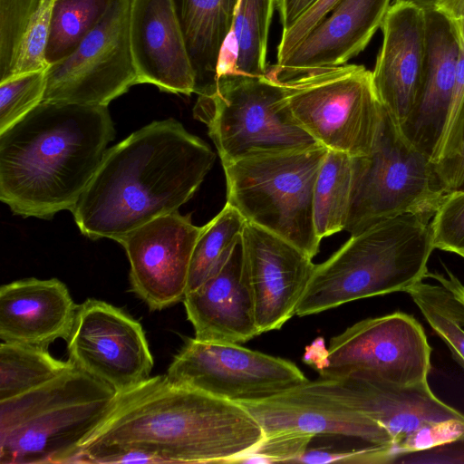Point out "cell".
Here are the masks:
<instances>
[{
	"instance_id": "cell-1",
	"label": "cell",
	"mask_w": 464,
	"mask_h": 464,
	"mask_svg": "<svg viewBox=\"0 0 464 464\" xmlns=\"http://www.w3.org/2000/svg\"><path fill=\"white\" fill-rule=\"evenodd\" d=\"M216 154L173 119L157 121L105 151L71 212L80 231L117 240L188 201Z\"/></svg>"
},
{
	"instance_id": "cell-2",
	"label": "cell",
	"mask_w": 464,
	"mask_h": 464,
	"mask_svg": "<svg viewBox=\"0 0 464 464\" xmlns=\"http://www.w3.org/2000/svg\"><path fill=\"white\" fill-rule=\"evenodd\" d=\"M264 435L242 405L176 384L165 374L117 393L79 452L132 446L160 455L166 463H236Z\"/></svg>"
},
{
	"instance_id": "cell-3",
	"label": "cell",
	"mask_w": 464,
	"mask_h": 464,
	"mask_svg": "<svg viewBox=\"0 0 464 464\" xmlns=\"http://www.w3.org/2000/svg\"><path fill=\"white\" fill-rule=\"evenodd\" d=\"M114 128L105 105L43 101L0 133V199L24 218L72 210Z\"/></svg>"
},
{
	"instance_id": "cell-4",
	"label": "cell",
	"mask_w": 464,
	"mask_h": 464,
	"mask_svg": "<svg viewBox=\"0 0 464 464\" xmlns=\"http://www.w3.org/2000/svg\"><path fill=\"white\" fill-rule=\"evenodd\" d=\"M430 221L403 214L355 234L315 265L295 314H318L343 304L407 292L426 278L435 249Z\"/></svg>"
},
{
	"instance_id": "cell-5",
	"label": "cell",
	"mask_w": 464,
	"mask_h": 464,
	"mask_svg": "<svg viewBox=\"0 0 464 464\" xmlns=\"http://www.w3.org/2000/svg\"><path fill=\"white\" fill-rule=\"evenodd\" d=\"M117 392L75 366L0 401L1 464H72Z\"/></svg>"
},
{
	"instance_id": "cell-6",
	"label": "cell",
	"mask_w": 464,
	"mask_h": 464,
	"mask_svg": "<svg viewBox=\"0 0 464 464\" xmlns=\"http://www.w3.org/2000/svg\"><path fill=\"white\" fill-rule=\"evenodd\" d=\"M327 150L316 143L256 152L222 163L227 203L246 221L288 241L313 258L322 241L314 226V188Z\"/></svg>"
},
{
	"instance_id": "cell-7",
	"label": "cell",
	"mask_w": 464,
	"mask_h": 464,
	"mask_svg": "<svg viewBox=\"0 0 464 464\" xmlns=\"http://www.w3.org/2000/svg\"><path fill=\"white\" fill-rule=\"evenodd\" d=\"M446 192L429 155L412 145L383 111L368 155L352 157V183L344 230L355 235L403 214L430 221Z\"/></svg>"
},
{
	"instance_id": "cell-8",
	"label": "cell",
	"mask_w": 464,
	"mask_h": 464,
	"mask_svg": "<svg viewBox=\"0 0 464 464\" xmlns=\"http://www.w3.org/2000/svg\"><path fill=\"white\" fill-rule=\"evenodd\" d=\"M198 95L193 116L208 127L221 163L317 143L292 116L281 82L267 73L220 76Z\"/></svg>"
},
{
	"instance_id": "cell-9",
	"label": "cell",
	"mask_w": 464,
	"mask_h": 464,
	"mask_svg": "<svg viewBox=\"0 0 464 464\" xmlns=\"http://www.w3.org/2000/svg\"><path fill=\"white\" fill-rule=\"evenodd\" d=\"M280 82L292 116L314 141L352 157L372 151L384 111L372 71L343 64Z\"/></svg>"
},
{
	"instance_id": "cell-10",
	"label": "cell",
	"mask_w": 464,
	"mask_h": 464,
	"mask_svg": "<svg viewBox=\"0 0 464 464\" xmlns=\"http://www.w3.org/2000/svg\"><path fill=\"white\" fill-rule=\"evenodd\" d=\"M430 354L421 324L411 314L395 312L353 324L333 337L328 347L317 338L303 360L320 378L360 373L412 385L428 382Z\"/></svg>"
},
{
	"instance_id": "cell-11",
	"label": "cell",
	"mask_w": 464,
	"mask_h": 464,
	"mask_svg": "<svg viewBox=\"0 0 464 464\" xmlns=\"http://www.w3.org/2000/svg\"><path fill=\"white\" fill-rule=\"evenodd\" d=\"M166 375L176 384L237 403L263 401L309 381L288 360L195 337L186 340Z\"/></svg>"
},
{
	"instance_id": "cell-12",
	"label": "cell",
	"mask_w": 464,
	"mask_h": 464,
	"mask_svg": "<svg viewBox=\"0 0 464 464\" xmlns=\"http://www.w3.org/2000/svg\"><path fill=\"white\" fill-rule=\"evenodd\" d=\"M130 0H111L101 22L46 69L44 100L105 105L139 84L130 43Z\"/></svg>"
},
{
	"instance_id": "cell-13",
	"label": "cell",
	"mask_w": 464,
	"mask_h": 464,
	"mask_svg": "<svg viewBox=\"0 0 464 464\" xmlns=\"http://www.w3.org/2000/svg\"><path fill=\"white\" fill-rule=\"evenodd\" d=\"M66 341L68 360L117 393L150 377L154 361L140 323L107 302L78 305Z\"/></svg>"
},
{
	"instance_id": "cell-14",
	"label": "cell",
	"mask_w": 464,
	"mask_h": 464,
	"mask_svg": "<svg viewBox=\"0 0 464 464\" xmlns=\"http://www.w3.org/2000/svg\"><path fill=\"white\" fill-rule=\"evenodd\" d=\"M202 227L179 210L160 216L116 241L126 251L131 291L151 311L183 301L192 253Z\"/></svg>"
},
{
	"instance_id": "cell-15",
	"label": "cell",
	"mask_w": 464,
	"mask_h": 464,
	"mask_svg": "<svg viewBox=\"0 0 464 464\" xmlns=\"http://www.w3.org/2000/svg\"><path fill=\"white\" fill-rule=\"evenodd\" d=\"M238 404L256 419L265 435L284 430L314 437L342 435L394 453L392 438L384 427L327 390L319 379L263 401Z\"/></svg>"
},
{
	"instance_id": "cell-16",
	"label": "cell",
	"mask_w": 464,
	"mask_h": 464,
	"mask_svg": "<svg viewBox=\"0 0 464 464\" xmlns=\"http://www.w3.org/2000/svg\"><path fill=\"white\" fill-rule=\"evenodd\" d=\"M241 239L259 332L278 330L295 315L315 265L297 246L247 221Z\"/></svg>"
},
{
	"instance_id": "cell-17",
	"label": "cell",
	"mask_w": 464,
	"mask_h": 464,
	"mask_svg": "<svg viewBox=\"0 0 464 464\" xmlns=\"http://www.w3.org/2000/svg\"><path fill=\"white\" fill-rule=\"evenodd\" d=\"M382 42L372 81L377 95L401 127L415 108L423 82L426 59L425 11L393 2L381 25Z\"/></svg>"
},
{
	"instance_id": "cell-18",
	"label": "cell",
	"mask_w": 464,
	"mask_h": 464,
	"mask_svg": "<svg viewBox=\"0 0 464 464\" xmlns=\"http://www.w3.org/2000/svg\"><path fill=\"white\" fill-rule=\"evenodd\" d=\"M392 0H339L332 10L267 74L285 81L346 64L381 28Z\"/></svg>"
},
{
	"instance_id": "cell-19",
	"label": "cell",
	"mask_w": 464,
	"mask_h": 464,
	"mask_svg": "<svg viewBox=\"0 0 464 464\" xmlns=\"http://www.w3.org/2000/svg\"><path fill=\"white\" fill-rule=\"evenodd\" d=\"M319 380L337 397L384 427L392 438L394 453L396 446L420 427L464 418L440 400L428 382L400 385L360 373Z\"/></svg>"
},
{
	"instance_id": "cell-20",
	"label": "cell",
	"mask_w": 464,
	"mask_h": 464,
	"mask_svg": "<svg viewBox=\"0 0 464 464\" xmlns=\"http://www.w3.org/2000/svg\"><path fill=\"white\" fill-rule=\"evenodd\" d=\"M130 43L139 84L195 92V74L172 0H130Z\"/></svg>"
},
{
	"instance_id": "cell-21",
	"label": "cell",
	"mask_w": 464,
	"mask_h": 464,
	"mask_svg": "<svg viewBox=\"0 0 464 464\" xmlns=\"http://www.w3.org/2000/svg\"><path fill=\"white\" fill-rule=\"evenodd\" d=\"M183 304L198 340L240 344L261 334L241 237L223 266L187 293Z\"/></svg>"
},
{
	"instance_id": "cell-22",
	"label": "cell",
	"mask_w": 464,
	"mask_h": 464,
	"mask_svg": "<svg viewBox=\"0 0 464 464\" xmlns=\"http://www.w3.org/2000/svg\"><path fill=\"white\" fill-rule=\"evenodd\" d=\"M78 305L57 278H26L0 287V339L48 347L67 339Z\"/></svg>"
},
{
	"instance_id": "cell-23",
	"label": "cell",
	"mask_w": 464,
	"mask_h": 464,
	"mask_svg": "<svg viewBox=\"0 0 464 464\" xmlns=\"http://www.w3.org/2000/svg\"><path fill=\"white\" fill-rule=\"evenodd\" d=\"M426 16V59L417 104L400 127L404 137L431 160L455 83L459 43L451 21L430 9Z\"/></svg>"
},
{
	"instance_id": "cell-24",
	"label": "cell",
	"mask_w": 464,
	"mask_h": 464,
	"mask_svg": "<svg viewBox=\"0 0 464 464\" xmlns=\"http://www.w3.org/2000/svg\"><path fill=\"white\" fill-rule=\"evenodd\" d=\"M241 0H172L195 74V92L216 82L222 49Z\"/></svg>"
},
{
	"instance_id": "cell-25",
	"label": "cell",
	"mask_w": 464,
	"mask_h": 464,
	"mask_svg": "<svg viewBox=\"0 0 464 464\" xmlns=\"http://www.w3.org/2000/svg\"><path fill=\"white\" fill-rule=\"evenodd\" d=\"M52 0H0V82L46 70Z\"/></svg>"
},
{
	"instance_id": "cell-26",
	"label": "cell",
	"mask_w": 464,
	"mask_h": 464,
	"mask_svg": "<svg viewBox=\"0 0 464 464\" xmlns=\"http://www.w3.org/2000/svg\"><path fill=\"white\" fill-rule=\"evenodd\" d=\"M276 0H241L231 34L220 55L217 79L267 73V45ZM222 49V50H223ZM217 81V80H216Z\"/></svg>"
},
{
	"instance_id": "cell-27",
	"label": "cell",
	"mask_w": 464,
	"mask_h": 464,
	"mask_svg": "<svg viewBox=\"0 0 464 464\" xmlns=\"http://www.w3.org/2000/svg\"><path fill=\"white\" fill-rule=\"evenodd\" d=\"M352 156L328 150L313 196V219L319 239L344 230L351 195Z\"/></svg>"
},
{
	"instance_id": "cell-28",
	"label": "cell",
	"mask_w": 464,
	"mask_h": 464,
	"mask_svg": "<svg viewBox=\"0 0 464 464\" xmlns=\"http://www.w3.org/2000/svg\"><path fill=\"white\" fill-rule=\"evenodd\" d=\"M74 365L50 354L46 347L1 342L0 401L34 390Z\"/></svg>"
},
{
	"instance_id": "cell-29",
	"label": "cell",
	"mask_w": 464,
	"mask_h": 464,
	"mask_svg": "<svg viewBox=\"0 0 464 464\" xmlns=\"http://www.w3.org/2000/svg\"><path fill=\"white\" fill-rule=\"evenodd\" d=\"M246 219L228 203L202 227L196 242L188 274L187 293L217 273L228 259L241 237Z\"/></svg>"
},
{
	"instance_id": "cell-30",
	"label": "cell",
	"mask_w": 464,
	"mask_h": 464,
	"mask_svg": "<svg viewBox=\"0 0 464 464\" xmlns=\"http://www.w3.org/2000/svg\"><path fill=\"white\" fill-rule=\"evenodd\" d=\"M111 0H52L45 60L48 65L70 55L101 22Z\"/></svg>"
},
{
	"instance_id": "cell-31",
	"label": "cell",
	"mask_w": 464,
	"mask_h": 464,
	"mask_svg": "<svg viewBox=\"0 0 464 464\" xmlns=\"http://www.w3.org/2000/svg\"><path fill=\"white\" fill-rule=\"evenodd\" d=\"M410 295L435 334L447 344L464 370V305L441 284L420 281Z\"/></svg>"
},
{
	"instance_id": "cell-32",
	"label": "cell",
	"mask_w": 464,
	"mask_h": 464,
	"mask_svg": "<svg viewBox=\"0 0 464 464\" xmlns=\"http://www.w3.org/2000/svg\"><path fill=\"white\" fill-rule=\"evenodd\" d=\"M452 24L459 43V56L450 108L431 156L435 166L442 165L458 155L464 133V19Z\"/></svg>"
},
{
	"instance_id": "cell-33",
	"label": "cell",
	"mask_w": 464,
	"mask_h": 464,
	"mask_svg": "<svg viewBox=\"0 0 464 464\" xmlns=\"http://www.w3.org/2000/svg\"><path fill=\"white\" fill-rule=\"evenodd\" d=\"M46 70L0 82V133L19 121L44 100Z\"/></svg>"
},
{
	"instance_id": "cell-34",
	"label": "cell",
	"mask_w": 464,
	"mask_h": 464,
	"mask_svg": "<svg viewBox=\"0 0 464 464\" xmlns=\"http://www.w3.org/2000/svg\"><path fill=\"white\" fill-rule=\"evenodd\" d=\"M434 247L459 255L464 251V189L445 194L430 222Z\"/></svg>"
},
{
	"instance_id": "cell-35",
	"label": "cell",
	"mask_w": 464,
	"mask_h": 464,
	"mask_svg": "<svg viewBox=\"0 0 464 464\" xmlns=\"http://www.w3.org/2000/svg\"><path fill=\"white\" fill-rule=\"evenodd\" d=\"M314 436L301 430H284L264 435L260 443L242 457L240 463L292 462L302 456Z\"/></svg>"
},
{
	"instance_id": "cell-36",
	"label": "cell",
	"mask_w": 464,
	"mask_h": 464,
	"mask_svg": "<svg viewBox=\"0 0 464 464\" xmlns=\"http://www.w3.org/2000/svg\"><path fill=\"white\" fill-rule=\"evenodd\" d=\"M464 441V418L428 423L402 440L395 448L397 458L404 454Z\"/></svg>"
},
{
	"instance_id": "cell-37",
	"label": "cell",
	"mask_w": 464,
	"mask_h": 464,
	"mask_svg": "<svg viewBox=\"0 0 464 464\" xmlns=\"http://www.w3.org/2000/svg\"><path fill=\"white\" fill-rule=\"evenodd\" d=\"M396 459L392 450L379 446H363L348 451H335L325 448H317L307 449L295 463H388Z\"/></svg>"
},
{
	"instance_id": "cell-38",
	"label": "cell",
	"mask_w": 464,
	"mask_h": 464,
	"mask_svg": "<svg viewBox=\"0 0 464 464\" xmlns=\"http://www.w3.org/2000/svg\"><path fill=\"white\" fill-rule=\"evenodd\" d=\"M339 0H319L288 30L282 32L277 62L283 59L334 7Z\"/></svg>"
},
{
	"instance_id": "cell-39",
	"label": "cell",
	"mask_w": 464,
	"mask_h": 464,
	"mask_svg": "<svg viewBox=\"0 0 464 464\" xmlns=\"http://www.w3.org/2000/svg\"><path fill=\"white\" fill-rule=\"evenodd\" d=\"M435 168L446 193L464 189V133L458 155Z\"/></svg>"
},
{
	"instance_id": "cell-40",
	"label": "cell",
	"mask_w": 464,
	"mask_h": 464,
	"mask_svg": "<svg viewBox=\"0 0 464 464\" xmlns=\"http://www.w3.org/2000/svg\"><path fill=\"white\" fill-rule=\"evenodd\" d=\"M319 0H276L283 32L288 30Z\"/></svg>"
},
{
	"instance_id": "cell-41",
	"label": "cell",
	"mask_w": 464,
	"mask_h": 464,
	"mask_svg": "<svg viewBox=\"0 0 464 464\" xmlns=\"http://www.w3.org/2000/svg\"><path fill=\"white\" fill-rule=\"evenodd\" d=\"M447 276L438 272H428L426 277H430L450 289L464 305V285L444 266Z\"/></svg>"
},
{
	"instance_id": "cell-42",
	"label": "cell",
	"mask_w": 464,
	"mask_h": 464,
	"mask_svg": "<svg viewBox=\"0 0 464 464\" xmlns=\"http://www.w3.org/2000/svg\"><path fill=\"white\" fill-rule=\"evenodd\" d=\"M434 9L450 21L464 19V0H438Z\"/></svg>"
},
{
	"instance_id": "cell-43",
	"label": "cell",
	"mask_w": 464,
	"mask_h": 464,
	"mask_svg": "<svg viewBox=\"0 0 464 464\" xmlns=\"http://www.w3.org/2000/svg\"><path fill=\"white\" fill-rule=\"evenodd\" d=\"M438 0H394L396 3H405L417 6L424 11L434 9Z\"/></svg>"
},
{
	"instance_id": "cell-44",
	"label": "cell",
	"mask_w": 464,
	"mask_h": 464,
	"mask_svg": "<svg viewBox=\"0 0 464 464\" xmlns=\"http://www.w3.org/2000/svg\"><path fill=\"white\" fill-rule=\"evenodd\" d=\"M459 256H460L464 259V251L461 252Z\"/></svg>"
}]
</instances>
